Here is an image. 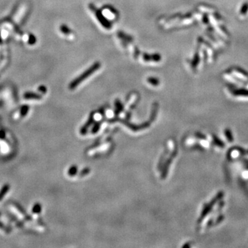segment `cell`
I'll return each instance as SVG.
<instances>
[{"label":"cell","instance_id":"12","mask_svg":"<svg viewBox=\"0 0 248 248\" xmlns=\"http://www.w3.org/2000/svg\"><path fill=\"white\" fill-rule=\"evenodd\" d=\"M41 206L40 205L39 203H36L35 205L33 207V212L35 213V214H39V213L41 212Z\"/></svg>","mask_w":248,"mask_h":248},{"label":"cell","instance_id":"1","mask_svg":"<svg viewBox=\"0 0 248 248\" xmlns=\"http://www.w3.org/2000/svg\"><path fill=\"white\" fill-rule=\"evenodd\" d=\"M101 67V63L100 62H95V64H93L92 65L90 66L89 68H88L86 70H85L82 74H81L79 76L77 77L76 79H75L73 81L71 82L70 84L69 85V88L71 90H73L76 88L77 85H79L82 81H83L84 80L86 79L87 78L89 77L90 75H92L93 73H95L97 70H99Z\"/></svg>","mask_w":248,"mask_h":248},{"label":"cell","instance_id":"5","mask_svg":"<svg viewBox=\"0 0 248 248\" xmlns=\"http://www.w3.org/2000/svg\"><path fill=\"white\" fill-rule=\"evenodd\" d=\"M9 190H10V186L8 184H5L4 186L1 188V190H0V201H1L3 199V197H5V195L6 194Z\"/></svg>","mask_w":248,"mask_h":248},{"label":"cell","instance_id":"8","mask_svg":"<svg viewBox=\"0 0 248 248\" xmlns=\"http://www.w3.org/2000/svg\"><path fill=\"white\" fill-rule=\"evenodd\" d=\"M147 81L148 83H150V84H152V85H155V86L159 84V80L157 78L153 77H148Z\"/></svg>","mask_w":248,"mask_h":248},{"label":"cell","instance_id":"4","mask_svg":"<svg viewBox=\"0 0 248 248\" xmlns=\"http://www.w3.org/2000/svg\"><path fill=\"white\" fill-rule=\"evenodd\" d=\"M232 93L236 96L248 97V90H245V89H234L232 90Z\"/></svg>","mask_w":248,"mask_h":248},{"label":"cell","instance_id":"6","mask_svg":"<svg viewBox=\"0 0 248 248\" xmlns=\"http://www.w3.org/2000/svg\"><path fill=\"white\" fill-rule=\"evenodd\" d=\"M13 205L14 207H15V208H16L17 209V210H18L19 212H20L21 213V214H24V216L27 215V213H26V209H24L23 206L21 205L19 203H17V202H13Z\"/></svg>","mask_w":248,"mask_h":248},{"label":"cell","instance_id":"13","mask_svg":"<svg viewBox=\"0 0 248 248\" xmlns=\"http://www.w3.org/2000/svg\"><path fill=\"white\" fill-rule=\"evenodd\" d=\"M248 12V3H245L243 4L240 10V13L243 15H245Z\"/></svg>","mask_w":248,"mask_h":248},{"label":"cell","instance_id":"15","mask_svg":"<svg viewBox=\"0 0 248 248\" xmlns=\"http://www.w3.org/2000/svg\"><path fill=\"white\" fill-rule=\"evenodd\" d=\"M0 229L4 230L5 232H7V233H9L10 232V229L8 226H6L3 222H1V221H0Z\"/></svg>","mask_w":248,"mask_h":248},{"label":"cell","instance_id":"11","mask_svg":"<svg viewBox=\"0 0 248 248\" xmlns=\"http://www.w3.org/2000/svg\"><path fill=\"white\" fill-rule=\"evenodd\" d=\"M29 110V107L28 106H22V108H21V111H20V115L22 117H25L26 115L28 114V112Z\"/></svg>","mask_w":248,"mask_h":248},{"label":"cell","instance_id":"17","mask_svg":"<svg viewBox=\"0 0 248 248\" xmlns=\"http://www.w3.org/2000/svg\"><path fill=\"white\" fill-rule=\"evenodd\" d=\"M6 137V133H5L4 131L0 130V139H3Z\"/></svg>","mask_w":248,"mask_h":248},{"label":"cell","instance_id":"2","mask_svg":"<svg viewBox=\"0 0 248 248\" xmlns=\"http://www.w3.org/2000/svg\"><path fill=\"white\" fill-rule=\"evenodd\" d=\"M90 8H91L92 10H93V12H95L96 17H97V19L98 20L99 23L104 26L105 28L108 29V30L111 29L112 28L111 23L109 22V20H108V19H106V17H104V15H103L102 12H101V10L97 9V8H96L95 6H93L92 4L90 5Z\"/></svg>","mask_w":248,"mask_h":248},{"label":"cell","instance_id":"3","mask_svg":"<svg viewBox=\"0 0 248 248\" xmlns=\"http://www.w3.org/2000/svg\"><path fill=\"white\" fill-rule=\"evenodd\" d=\"M143 59L145 62H158L161 59V56L159 54H153V55H148L145 53L143 55Z\"/></svg>","mask_w":248,"mask_h":248},{"label":"cell","instance_id":"16","mask_svg":"<svg viewBox=\"0 0 248 248\" xmlns=\"http://www.w3.org/2000/svg\"><path fill=\"white\" fill-rule=\"evenodd\" d=\"M236 70L237 72H238L239 73H241V75H243V76L245 77V78H248V73H246L245 71L243 70L240 69V68H236Z\"/></svg>","mask_w":248,"mask_h":248},{"label":"cell","instance_id":"10","mask_svg":"<svg viewBox=\"0 0 248 248\" xmlns=\"http://www.w3.org/2000/svg\"><path fill=\"white\" fill-rule=\"evenodd\" d=\"M60 30L62 31V32L64 33V35H70L71 33V30L66 25H62L60 26Z\"/></svg>","mask_w":248,"mask_h":248},{"label":"cell","instance_id":"18","mask_svg":"<svg viewBox=\"0 0 248 248\" xmlns=\"http://www.w3.org/2000/svg\"><path fill=\"white\" fill-rule=\"evenodd\" d=\"M203 17H203V22H205V24H207V23H208V20H207V15H204Z\"/></svg>","mask_w":248,"mask_h":248},{"label":"cell","instance_id":"9","mask_svg":"<svg viewBox=\"0 0 248 248\" xmlns=\"http://www.w3.org/2000/svg\"><path fill=\"white\" fill-rule=\"evenodd\" d=\"M199 59H200V58H199V54L198 52H197V53L194 55V57L192 62V68L197 67L199 63Z\"/></svg>","mask_w":248,"mask_h":248},{"label":"cell","instance_id":"14","mask_svg":"<svg viewBox=\"0 0 248 248\" xmlns=\"http://www.w3.org/2000/svg\"><path fill=\"white\" fill-rule=\"evenodd\" d=\"M118 35H119V37L120 38H121V39L125 40V41H131L132 40V37H130L129 35H127L124 34L123 33L119 32V33Z\"/></svg>","mask_w":248,"mask_h":248},{"label":"cell","instance_id":"19","mask_svg":"<svg viewBox=\"0 0 248 248\" xmlns=\"http://www.w3.org/2000/svg\"><path fill=\"white\" fill-rule=\"evenodd\" d=\"M0 216H1V212H0Z\"/></svg>","mask_w":248,"mask_h":248},{"label":"cell","instance_id":"7","mask_svg":"<svg viewBox=\"0 0 248 248\" xmlns=\"http://www.w3.org/2000/svg\"><path fill=\"white\" fill-rule=\"evenodd\" d=\"M24 97L26 99H39L41 98V97L39 95H37L36 93H33V92H26L24 95Z\"/></svg>","mask_w":248,"mask_h":248}]
</instances>
